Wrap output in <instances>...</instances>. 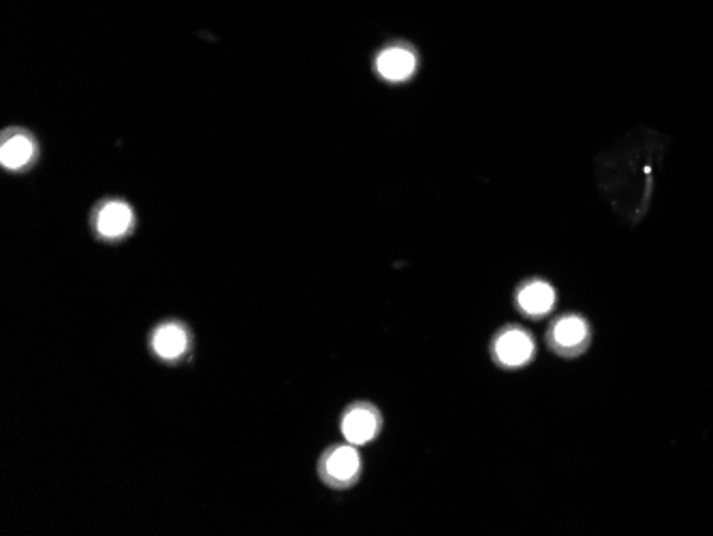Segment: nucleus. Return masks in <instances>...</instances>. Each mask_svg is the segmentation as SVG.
Here are the masks:
<instances>
[{"label":"nucleus","mask_w":713,"mask_h":536,"mask_svg":"<svg viewBox=\"0 0 713 536\" xmlns=\"http://www.w3.org/2000/svg\"><path fill=\"white\" fill-rule=\"evenodd\" d=\"M319 475L327 485L338 490L355 485L361 475V455L357 447L338 445L327 449L319 460Z\"/></svg>","instance_id":"1"},{"label":"nucleus","mask_w":713,"mask_h":536,"mask_svg":"<svg viewBox=\"0 0 713 536\" xmlns=\"http://www.w3.org/2000/svg\"><path fill=\"white\" fill-rule=\"evenodd\" d=\"M592 342V329L579 314H564L549 331V344L558 355L573 359L588 349Z\"/></svg>","instance_id":"2"},{"label":"nucleus","mask_w":713,"mask_h":536,"mask_svg":"<svg viewBox=\"0 0 713 536\" xmlns=\"http://www.w3.org/2000/svg\"><path fill=\"white\" fill-rule=\"evenodd\" d=\"M494 357L504 368H521L534 357V340L526 329L506 327L494 338Z\"/></svg>","instance_id":"3"},{"label":"nucleus","mask_w":713,"mask_h":536,"mask_svg":"<svg viewBox=\"0 0 713 536\" xmlns=\"http://www.w3.org/2000/svg\"><path fill=\"white\" fill-rule=\"evenodd\" d=\"M383 428V419L372 404H355L342 417V434L348 445L363 447L372 443Z\"/></svg>","instance_id":"4"},{"label":"nucleus","mask_w":713,"mask_h":536,"mask_svg":"<svg viewBox=\"0 0 713 536\" xmlns=\"http://www.w3.org/2000/svg\"><path fill=\"white\" fill-rule=\"evenodd\" d=\"M152 353L163 361H178L190 349V334L180 323H163L154 329L150 338Z\"/></svg>","instance_id":"5"},{"label":"nucleus","mask_w":713,"mask_h":536,"mask_svg":"<svg viewBox=\"0 0 713 536\" xmlns=\"http://www.w3.org/2000/svg\"><path fill=\"white\" fill-rule=\"evenodd\" d=\"M519 310L532 319H541L556 306V289L541 278H532L517 291Z\"/></svg>","instance_id":"6"},{"label":"nucleus","mask_w":713,"mask_h":536,"mask_svg":"<svg viewBox=\"0 0 713 536\" xmlns=\"http://www.w3.org/2000/svg\"><path fill=\"white\" fill-rule=\"evenodd\" d=\"M97 233L105 240H120L133 227V210L122 201H109L94 218Z\"/></svg>","instance_id":"7"},{"label":"nucleus","mask_w":713,"mask_h":536,"mask_svg":"<svg viewBox=\"0 0 713 536\" xmlns=\"http://www.w3.org/2000/svg\"><path fill=\"white\" fill-rule=\"evenodd\" d=\"M417 69L415 54L406 50V47H387L376 58V71L380 77H385L387 82H404Z\"/></svg>","instance_id":"8"},{"label":"nucleus","mask_w":713,"mask_h":536,"mask_svg":"<svg viewBox=\"0 0 713 536\" xmlns=\"http://www.w3.org/2000/svg\"><path fill=\"white\" fill-rule=\"evenodd\" d=\"M35 159V141L24 133H13L5 137L0 148V163L5 169H24Z\"/></svg>","instance_id":"9"}]
</instances>
